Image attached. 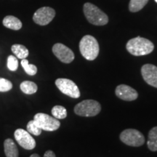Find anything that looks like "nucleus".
I'll use <instances>...</instances> for the list:
<instances>
[{"instance_id":"nucleus-19","label":"nucleus","mask_w":157,"mask_h":157,"mask_svg":"<svg viewBox=\"0 0 157 157\" xmlns=\"http://www.w3.org/2000/svg\"><path fill=\"white\" fill-rule=\"evenodd\" d=\"M52 114L57 119H63L67 117V111L62 105H56L52 108Z\"/></svg>"},{"instance_id":"nucleus-20","label":"nucleus","mask_w":157,"mask_h":157,"mask_svg":"<svg viewBox=\"0 0 157 157\" xmlns=\"http://www.w3.org/2000/svg\"><path fill=\"white\" fill-rule=\"evenodd\" d=\"M21 66L25 70V73L30 76H34L37 73V68L35 65L30 64L26 59H22L21 60Z\"/></svg>"},{"instance_id":"nucleus-26","label":"nucleus","mask_w":157,"mask_h":157,"mask_svg":"<svg viewBox=\"0 0 157 157\" xmlns=\"http://www.w3.org/2000/svg\"><path fill=\"white\" fill-rule=\"evenodd\" d=\"M155 2H156L157 3V0H155Z\"/></svg>"},{"instance_id":"nucleus-4","label":"nucleus","mask_w":157,"mask_h":157,"mask_svg":"<svg viewBox=\"0 0 157 157\" xmlns=\"http://www.w3.org/2000/svg\"><path fill=\"white\" fill-rule=\"evenodd\" d=\"M101 104L94 100H85L74 107V112L81 117H95L101 112Z\"/></svg>"},{"instance_id":"nucleus-15","label":"nucleus","mask_w":157,"mask_h":157,"mask_svg":"<svg viewBox=\"0 0 157 157\" xmlns=\"http://www.w3.org/2000/svg\"><path fill=\"white\" fill-rule=\"evenodd\" d=\"M11 50L15 56L19 59H25L29 56V52L28 49L22 44H15L11 47Z\"/></svg>"},{"instance_id":"nucleus-23","label":"nucleus","mask_w":157,"mask_h":157,"mask_svg":"<svg viewBox=\"0 0 157 157\" xmlns=\"http://www.w3.org/2000/svg\"><path fill=\"white\" fill-rule=\"evenodd\" d=\"M13 88V84L8 79L0 78V92L10 91Z\"/></svg>"},{"instance_id":"nucleus-12","label":"nucleus","mask_w":157,"mask_h":157,"mask_svg":"<svg viewBox=\"0 0 157 157\" xmlns=\"http://www.w3.org/2000/svg\"><path fill=\"white\" fill-rule=\"evenodd\" d=\"M116 95L126 101H132L138 97V93L135 89L126 84H120L116 88Z\"/></svg>"},{"instance_id":"nucleus-21","label":"nucleus","mask_w":157,"mask_h":157,"mask_svg":"<svg viewBox=\"0 0 157 157\" xmlns=\"http://www.w3.org/2000/svg\"><path fill=\"white\" fill-rule=\"evenodd\" d=\"M26 129L27 131H28L30 134L36 135V136H39V135L42 133V129L39 127V125L37 124V123L35 120H31L30 121H29L28 124H27Z\"/></svg>"},{"instance_id":"nucleus-17","label":"nucleus","mask_w":157,"mask_h":157,"mask_svg":"<svg viewBox=\"0 0 157 157\" xmlns=\"http://www.w3.org/2000/svg\"><path fill=\"white\" fill-rule=\"evenodd\" d=\"M21 91L27 95H32L36 93L38 87L34 82L31 81H24L20 85Z\"/></svg>"},{"instance_id":"nucleus-1","label":"nucleus","mask_w":157,"mask_h":157,"mask_svg":"<svg viewBox=\"0 0 157 157\" xmlns=\"http://www.w3.org/2000/svg\"><path fill=\"white\" fill-rule=\"evenodd\" d=\"M126 48L132 56H142L152 52L154 49V45L148 39L137 36L128 41Z\"/></svg>"},{"instance_id":"nucleus-24","label":"nucleus","mask_w":157,"mask_h":157,"mask_svg":"<svg viewBox=\"0 0 157 157\" xmlns=\"http://www.w3.org/2000/svg\"><path fill=\"white\" fill-rule=\"evenodd\" d=\"M44 157H56V156L52 151H48L45 152Z\"/></svg>"},{"instance_id":"nucleus-13","label":"nucleus","mask_w":157,"mask_h":157,"mask_svg":"<svg viewBox=\"0 0 157 157\" xmlns=\"http://www.w3.org/2000/svg\"><path fill=\"white\" fill-rule=\"evenodd\" d=\"M2 23L6 28L17 31L22 28V23L17 17L13 15H7L4 17Z\"/></svg>"},{"instance_id":"nucleus-14","label":"nucleus","mask_w":157,"mask_h":157,"mask_svg":"<svg viewBox=\"0 0 157 157\" xmlns=\"http://www.w3.org/2000/svg\"><path fill=\"white\" fill-rule=\"evenodd\" d=\"M5 154L7 157H18V149L14 141L8 138L4 142Z\"/></svg>"},{"instance_id":"nucleus-16","label":"nucleus","mask_w":157,"mask_h":157,"mask_svg":"<svg viewBox=\"0 0 157 157\" xmlns=\"http://www.w3.org/2000/svg\"><path fill=\"white\" fill-rule=\"evenodd\" d=\"M147 145L151 151H157V127L152 128L149 132Z\"/></svg>"},{"instance_id":"nucleus-9","label":"nucleus","mask_w":157,"mask_h":157,"mask_svg":"<svg viewBox=\"0 0 157 157\" xmlns=\"http://www.w3.org/2000/svg\"><path fill=\"white\" fill-rule=\"evenodd\" d=\"M14 136L20 146L26 150H32L36 147V141L27 130L17 129L15 130Z\"/></svg>"},{"instance_id":"nucleus-5","label":"nucleus","mask_w":157,"mask_h":157,"mask_svg":"<svg viewBox=\"0 0 157 157\" xmlns=\"http://www.w3.org/2000/svg\"><path fill=\"white\" fill-rule=\"evenodd\" d=\"M121 142L129 146L139 147L145 143V137L138 130L135 129H127L120 134Z\"/></svg>"},{"instance_id":"nucleus-3","label":"nucleus","mask_w":157,"mask_h":157,"mask_svg":"<svg viewBox=\"0 0 157 157\" xmlns=\"http://www.w3.org/2000/svg\"><path fill=\"white\" fill-rule=\"evenodd\" d=\"M84 13L87 21L95 25H104L109 22V17L106 14L92 3L84 4Z\"/></svg>"},{"instance_id":"nucleus-22","label":"nucleus","mask_w":157,"mask_h":157,"mask_svg":"<svg viewBox=\"0 0 157 157\" xmlns=\"http://www.w3.org/2000/svg\"><path fill=\"white\" fill-rule=\"evenodd\" d=\"M7 68L12 71H15L18 68V60L16 57L10 56L7 58Z\"/></svg>"},{"instance_id":"nucleus-18","label":"nucleus","mask_w":157,"mask_h":157,"mask_svg":"<svg viewBox=\"0 0 157 157\" xmlns=\"http://www.w3.org/2000/svg\"><path fill=\"white\" fill-rule=\"evenodd\" d=\"M148 0H130L129 10L132 13H136L142 10L148 3Z\"/></svg>"},{"instance_id":"nucleus-6","label":"nucleus","mask_w":157,"mask_h":157,"mask_svg":"<svg viewBox=\"0 0 157 157\" xmlns=\"http://www.w3.org/2000/svg\"><path fill=\"white\" fill-rule=\"evenodd\" d=\"M34 120L36 121L37 124L42 130L56 131L60 126V121L56 118L51 117L44 113H38L34 116Z\"/></svg>"},{"instance_id":"nucleus-8","label":"nucleus","mask_w":157,"mask_h":157,"mask_svg":"<svg viewBox=\"0 0 157 157\" xmlns=\"http://www.w3.org/2000/svg\"><path fill=\"white\" fill-rule=\"evenodd\" d=\"M56 16V11L50 7H43L35 12L33 21L39 25H46L50 23Z\"/></svg>"},{"instance_id":"nucleus-7","label":"nucleus","mask_w":157,"mask_h":157,"mask_svg":"<svg viewBox=\"0 0 157 157\" xmlns=\"http://www.w3.org/2000/svg\"><path fill=\"white\" fill-rule=\"evenodd\" d=\"M56 84L60 91L65 95L72 98H78L80 97V91L77 85L71 80L60 78L56 80Z\"/></svg>"},{"instance_id":"nucleus-25","label":"nucleus","mask_w":157,"mask_h":157,"mask_svg":"<svg viewBox=\"0 0 157 157\" xmlns=\"http://www.w3.org/2000/svg\"><path fill=\"white\" fill-rule=\"evenodd\" d=\"M30 157H40V156H39L38 154H34L31 155V156Z\"/></svg>"},{"instance_id":"nucleus-11","label":"nucleus","mask_w":157,"mask_h":157,"mask_svg":"<svg viewBox=\"0 0 157 157\" xmlns=\"http://www.w3.org/2000/svg\"><path fill=\"white\" fill-rule=\"evenodd\" d=\"M143 79L147 84L157 88V67L152 64H145L141 68Z\"/></svg>"},{"instance_id":"nucleus-10","label":"nucleus","mask_w":157,"mask_h":157,"mask_svg":"<svg viewBox=\"0 0 157 157\" xmlns=\"http://www.w3.org/2000/svg\"><path fill=\"white\" fill-rule=\"evenodd\" d=\"M52 52L64 63H70L74 60L73 51L61 43H57L52 47Z\"/></svg>"},{"instance_id":"nucleus-2","label":"nucleus","mask_w":157,"mask_h":157,"mask_svg":"<svg viewBox=\"0 0 157 157\" xmlns=\"http://www.w3.org/2000/svg\"><path fill=\"white\" fill-rule=\"evenodd\" d=\"M79 50L82 56L88 60H93L99 54V44L95 37L91 35L83 36L79 42Z\"/></svg>"}]
</instances>
